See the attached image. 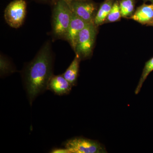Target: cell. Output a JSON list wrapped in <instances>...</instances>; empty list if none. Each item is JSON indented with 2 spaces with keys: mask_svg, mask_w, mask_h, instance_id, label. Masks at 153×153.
Instances as JSON below:
<instances>
[{
  "mask_svg": "<svg viewBox=\"0 0 153 153\" xmlns=\"http://www.w3.org/2000/svg\"><path fill=\"white\" fill-rule=\"evenodd\" d=\"M27 13V3L25 0H14L6 7L4 19L11 27L19 28L23 25Z\"/></svg>",
  "mask_w": 153,
  "mask_h": 153,
  "instance_id": "obj_5",
  "label": "cell"
},
{
  "mask_svg": "<svg viewBox=\"0 0 153 153\" xmlns=\"http://www.w3.org/2000/svg\"><path fill=\"white\" fill-rule=\"evenodd\" d=\"M71 12L88 23L94 24L96 6L89 0H65Z\"/></svg>",
  "mask_w": 153,
  "mask_h": 153,
  "instance_id": "obj_6",
  "label": "cell"
},
{
  "mask_svg": "<svg viewBox=\"0 0 153 153\" xmlns=\"http://www.w3.org/2000/svg\"><path fill=\"white\" fill-rule=\"evenodd\" d=\"M50 153H70V152L68 149H54L51 151Z\"/></svg>",
  "mask_w": 153,
  "mask_h": 153,
  "instance_id": "obj_16",
  "label": "cell"
},
{
  "mask_svg": "<svg viewBox=\"0 0 153 153\" xmlns=\"http://www.w3.org/2000/svg\"><path fill=\"white\" fill-rule=\"evenodd\" d=\"M153 71V57H152L149 60H148L145 64L144 67L143 69L142 74L140 79L139 82L138 83V85L135 90L134 92L136 94H137L139 93L145 80L147 78L148 76H149L150 73Z\"/></svg>",
  "mask_w": 153,
  "mask_h": 153,
  "instance_id": "obj_12",
  "label": "cell"
},
{
  "mask_svg": "<svg viewBox=\"0 0 153 153\" xmlns=\"http://www.w3.org/2000/svg\"><path fill=\"white\" fill-rule=\"evenodd\" d=\"M53 65L52 46L48 41L23 71V79L30 104L40 94L47 90L49 80L53 75Z\"/></svg>",
  "mask_w": 153,
  "mask_h": 153,
  "instance_id": "obj_1",
  "label": "cell"
},
{
  "mask_svg": "<svg viewBox=\"0 0 153 153\" xmlns=\"http://www.w3.org/2000/svg\"><path fill=\"white\" fill-rule=\"evenodd\" d=\"M122 16L126 17L133 13L134 4L132 0H123L120 5Z\"/></svg>",
  "mask_w": 153,
  "mask_h": 153,
  "instance_id": "obj_14",
  "label": "cell"
},
{
  "mask_svg": "<svg viewBox=\"0 0 153 153\" xmlns=\"http://www.w3.org/2000/svg\"><path fill=\"white\" fill-rule=\"evenodd\" d=\"M16 71L12 63L4 55H1L0 58V72L1 76L13 73Z\"/></svg>",
  "mask_w": 153,
  "mask_h": 153,
  "instance_id": "obj_13",
  "label": "cell"
},
{
  "mask_svg": "<svg viewBox=\"0 0 153 153\" xmlns=\"http://www.w3.org/2000/svg\"><path fill=\"white\" fill-rule=\"evenodd\" d=\"M89 23L85 22L72 12L71 21L65 40L68 41L74 51L79 33Z\"/></svg>",
  "mask_w": 153,
  "mask_h": 153,
  "instance_id": "obj_7",
  "label": "cell"
},
{
  "mask_svg": "<svg viewBox=\"0 0 153 153\" xmlns=\"http://www.w3.org/2000/svg\"><path fill=\"white\" fill-rule=\"evenodd\" d=\"M150 1H152L153 3V0H150Z\"/></svg>",
  "mask_w": 153,
  "mask_h": 153,
  "instance_id": "obj_19",
  "label": "cell"
},
{
  "mask_svg": "<svg viewBox=\"0 0 153 153\" xmlns=\"http://www.w3.org/2000/svg\"><path fill=\"white\" fill-rule=\"evenodd\" d=\"M63 146L70 153H107L104 146L97 141L82 137L67 140Z\"/></svg>",
  "mask_w": 153,
  "mask_h": 153,
  "instance_id": "obj_4",
  "label": "cell"
},
{
  "mask_svg": "<svg viewBox=\"0 0 153 153\" xmlns=\"http://www.w3.org/2000/svg\"><path fill=\"white\" fill-rule=\"evenodd\" d=\"M112 5V2L110 1H108L103 3L100 6L94 18V24L96 27L102 25L105 22Z\"/></svg>",
  "mask_w": 153,
  "mask_h": 153,
  "instance_id": "obj_11",
  "label": "cell"
},
{
  "mask_svg": "<svg viewBox=\"0 0 153 153\" xmlns=\"http://www.w3.org/2000/svg\"><path fill=\"white\" fill-rule=\"evenodd\" d=\"M131 19L143 25H149L153 20V4L142 6L137 9Z\"/></svg>",
  "mask_w": 153,
  "mask_h": 153,
  "instance_id": "obj_9",
  "label": "cell"
},
{
  "mask_svg": "<svg viewBox=\"0 0 153 153\" xmlns=\"http://www.w3.org/2000/svg\"><path fill=\"white\" fill-rule=\"evenodd\" d=\"M96 27L94 24H88L78 35L74 52L81 59H86L92 54L97 34Z\"/></svg>",
  "mask_w": 153,
  "mask_h": 153,
  "instance_id": "obj_3",
  "label": "cell"
},
{
  "mask_svg": "<svg viewBox=\"0 0 153 153\" xmlns=\"http://www.w3.org/2000/svg\"><path fill=\"white\" fill-rule=\"evenodd\" d=\"M52 5V34L55 38L65 39L72 12L65 0H57Z\"/></svg>",
  "mask_w": 153,
  "mask_h": 153,
  "instance_id": "obj_2",
  "label": "cell"
},
{
  "mask_svg": "<svg viewBox=\"0 0 153 153\" xmlns=\"http://www.w3.org/2000/svg\"><path fill=\"white\" fill-rule=\"evenodd\" d=\"M36 1H38L40 2L48 3L53 5L57 1V0H36Z\"/></svg>",
  "mask_w": 153,
  "mask_h": 153,
  "instance_id": "obj_17",
  "label": "cell"
},
{
  "mask_svg": "<svg viewBox=\"0 0 153 153\" xmlns=\"http://www.w3.org/2000/svg\"><path fill=\"white\" fill-rule=\"evenodd\" d=\"M122 16L120 7L117 3L112 5L110 12L107 17L105 21L108 22H114L118 21Z\"/></svg>",
  "mask_w": 153,
  "mask_h": 153,
  "instance_id": "obj_15",
  "label": "cell"
},
{
  "mask_svg": "<svg viewBox=\"0 0 153 153\" xmlns=\"http://www.w3.org/2000/svg\"><path fill=\"white\" fill-rule=\"evenodd\" d=\"M73 87L64 76L61 75H52L48 83L47 90L58 95L68 94Z\"/></svg>",
  "mask_w": 153,
  "mask_h": 153,
  "instance_id": "obj_8",
  "label": "cell"
},
{
  "mask_svg": "<svg viewBox=\"0 0 153 153\" xmlns=\"http://www.w3.org/2000/svg\"><path fill=\"white\" fill-rule=\"evenodd\" d=\"M149 25H150V26H153V20L152 22H151L150 24Z\"/></svg>",
  "mask_w": 153,
  "mask_h": 153,
  "instance_id": "obj_18",
  "label": "cell"
},
{
  "mask_svg": "<svg viewBox=\"0 0 153 153\" xmlns=\"http://www.w3.org/2000/svg\"><path fill=\"white\" fill-rule=\"evenodd\" d=\"M81 58L76 54L74 60L69 67L62 75L73 86H75L77 83V78L79 74V63Z\"/></svg>",
  "mask_w": 153,
  "mask_h": 153,
  "instance_id": "obj_10",
  "label": "cell"
}]
</instances>
